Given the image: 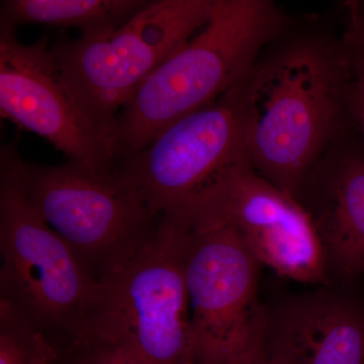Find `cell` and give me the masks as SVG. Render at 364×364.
<instances>
[{
    "label": "cell",
    "instance_id": "6da1fadb",
    "mask_svg": "<svg viewBox=\"0 0 364 364\" xmlns=\"http://www.w3.org/2000/svg\"><path fill=\"white\" fill-rule=\"evenodd\" d=\"M352 72L343 36L291 25L242 83L252 169L294 196L326 150L352 127Z\"/></svg>",
    "mask_w": 364,
    "mask_h": 364
},
{
    "label": "cell",
    "instance_id": "7a4b0ae2",
    "mask_svg": "<svg viewBox=\"0 0 364 364\" xmlns=\"http://www.w3.org/2000/svg\"><path fill=\"white\" fill-rule=\"evenodd\" d=\"M293 23L272 0H217L207 25L158 66L117 114L111 131L117 161L241 85L261 52Z\"/></svg>",
    "mask_w": 364,
    "mask_h": 364
},
{
    "label": "cell",
    "instance_id": "3957f363",
    "mask_svg": "<svg viewBox=\"0 0 364 364\" xmlns=\"http://www.w3.org/2000/svg\"><path fill=\"white\" fill-rule=\"evenodd\" d=\"M14 143L0 150V299L60 350L90 342L100 282L41 217L21 182Z\"/></svg>",
    "mask_w": 364,
    "mask_h": 364
},
{
    "label": "cell",
    "instance_id": "277c9868",
    "mask_svg": "<svg viewBox=\"0 0 364 364\" xmlns=\"http://www.w3.org/2000/svg\"><path fill=\"white\" fill-rule=\"evenodd\" d=\"M189 240L188 227L161 218L146 245L100 282L90 340L136 364H196L186 280Z\"/></svg>",
    "mask_w": 364,
    "mask_h": 364
},
{
    "label": "cell",
    "instance_id": "5b68a950",
    "mask_svg": "<svg viewBox=\"0 0 364 364\" xmlns=\"http://www.w3.org/2000/svg\"><path fill=\"white\" fill-rule=\"evenodd\" d=\"M215 4L217 0H150L107 35L60 36L50 50L62 85L90 123L111 139L117 114L136 88L207 25Z\"/></svg>",
    "mask_w": 364,
    "mask_h": 364
},
{
    "label": "cell",
    "instance_id": "8992f818",
    "mask_svg": "<svg viewBox=\"0 0 364 364\" xmlns=\"http://www.w3.org/2000/svg\"><path fill=\"white\" fill-rule=\"evenodd\" d=\"M242 83L116 162L153 212L186 225L228 181L252 168Z\"/></svg>",
    "mask_w": 364,
    "mask_h": 364
},
{
    "label": "cell",
    "instance_id": "52a82bcc",
    "mask_svg": "<svg viewBox=\"0 0 364 364\" xmlns=\"http://www.w3.org/2000/svg\"><path fill=\"white\" fill-rule=\"evenodd\" d=\"M20 174L35 210L97 282L131 260L161 221L116 165L93 171L21 159Z\"/></svg>",
    "mask_w": 364,
    "mask_h": 364
},
{
    "label": "cell",
    "instance_id": "ba28073f",
    "mask_svg": "<svg viewBox=\"0 0 364 364\" xmlns=\"http://www.w3.org/2000/svg\"><path fill=\"white\" fill-rule=\"evenodd\" d=\"M260 267L231 225L191 228L186 280L196 364L262 359L267 306L258 296Z\"/></svg>",
    "mask_w": 364,
    "mask_h": 364
},
{
    "label": "cell",
    "instance_id": "9c48e42d",
    "mask_svg": "<svg viewBox=\"0 0 364 364\" xmlns=\"http://www.w3.org/2000/svg\"><path fill=\"white\" fill-rule=\"evenodd\" d=\"M0 112L43 136L70 163L105 171L116 165L114 144L90 123L60 79L50 41L21 43L16 30L0 26Z\"/></svg>",
    "mask_w": 364,
    "mask_h": 364
},
{
    "label": "cell",
    "instance_id": "30bf717a",
    "mask_svg": "<svg viewBox=\"0 0 364 364\" xmlns=\"http://www.w3.org/2000/svg\"><path fill=\"white\" fill-rule=\"evenodd\" d=\"M235 228L261 265L279 277L329 286L327 260L310 217L294 196L258 176L252 168L232 177L191 218Z\"/></svg>",
    "mask_w": 364,
    "mask_h": 364
},
{
    "label": "cell",
    "instance_id": "8fae6325",
    "mask_svg": "<svg viewBox=\"0 0 364 364\" xmlns=\"http://www.w3.org/2000/svg\"><path fill=\"white\" fill-rule=\"evenodd\" d=\"M294 198L320 238L330 282L364 274V141L354 126L326 150Z\"/></svg>",
    "mask_w": 364,
    "mask_h": 364
},
{
    "label": "cell",
    "instance_id": "7c38bea8",
    "mask_svg": "<svg viewBox=\"0 0 364 364\" xmlns=\"http://www.w3.org/2000/svg\"><path fill=\"white\" fill-rule=\"evenodd\" d=\"M263 364H364V310L322 286L267 306Z\"/></svg>",
    "mask_w": 364,
    "mask_h": 364
},
{
    "label": "cell",
    "instance_id": "4fadbf2b",
    "mask_svg": "<svg viewBox=\"0 0 364 364\" xmlns=\"http://www.w3.org/2000/svg\"><path fill=\"white\" fill-rule=\"evenodd\" d=\"M150 0H4L0 26L75 28L80 37L107 35L128 23Z\"/></svg>",
    "mask_w": 364,
    "mask_h": 364
},
{
    "label": "cell",
    "instance_id": "5bb4252c",
    "mask_svg": "<svg viewBox=\"0 0 364 364\" xmlns=\"http://www.w3.org/2000/svg\"><path fill=\"white\" fill-rule=\"evenodd\" d=\"M60 352L23 314L0 299V364H52Z\"/></svg>",
    "mask_w": 364,
    "mask_h": 364
},
{
    "label": "cell",
    "instance_id": "9a60e30c",
    "mask_svg": "<svg viewBox=\"0 0 364 364\" xmlns=\"http://www.w3.org/2000/svg\"><path fill=\"white\" fill-rule=\"evenodd\" d=\"M343 39L348 52L352 72V86L364 98V28L347 16Z\"/></svg>",
    "mask_w": 364,
    "mask_h": 364
},
{
    "label": "cell",
    "instance_id": "2e32d148",
    "mask_svg": "<svg viewBox=\"0 0 364 364\" xmlns=\"http://www.w3.org/2000/svg\"><path fill=\"white\" fill-rule=\"evenodd\" d=\"M79 355L81 364H136L114 347L95 340L80 347Z\"/></svg>",
    "mask_w": 364,
    "mask_h": 364
},
{
    "label": "cell",
    "instance_id": "e0dca14e",
    "mask_svg": "<svg viewBox=\"0 0 364 364\" xmlns=\"http://www.w3.org/2000/svg\"><path fill=\"white\" fill-rule=\"evenodd\" d=\"M347 105L352 124L364 141V98L356 92L352 85L347 98Z\"/></svg>",
    "mask_w": 364,
    "mask_h": 364
},
{
    "label": "cell",
    "instance_id": "ac0fdd59",
    "mask_svg": "<svg viewBox=\"0 0 364 364\" xmlns=\"http://www.w3.org/2000/svg\"><path fill=\"white\" fill-rule=\"evenodd\" d=\"M52 364H81L78 347L62 350L58 358Z\"/></svg>",
    "mask_w": 364,
    "mask_h": 364
},
{
    "label": "cell",
    "instance_id": "d6986e66",
    "mask_svg": "<svg viewBox=\"0 0 364 364\" xmlns=\"http://www.w3.org/2000/svg\"><path fill=\"white\" fill-rule=\"evenodd\" d=\"M347 13L353 16L358 23L364 28V1H349L345 4Z\"/></svg>",
    "mask_w": 364,
    "mask_h": 364
},
{
    "label": "cell",
    "instance_id": "ffe728a7",
    "mask_svg": "<svg viewBox=\"0 0 364 364\" xmlns=\"http://www.w3.org/2000/svg\"><path fill=\"white\" fill-rule=\"evenodd\" d=\"M222 364H263V363H262V359H260V360L238 361V363H222Z\"/></svg>",
    "mask_w": 364,
    "mask_h": 364
}]
</instances>
